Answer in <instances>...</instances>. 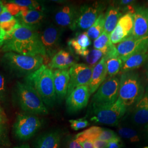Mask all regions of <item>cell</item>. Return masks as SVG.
<instances>
[{"label": "cell", "mask_w": 148, "mask_h": 148, "mask_svg": "<svg viewBox=\"0 0 148 148\" xmlns=\"http://www.w3.org/2000/svg\"><path fill=\"white\" fill-rule=\"evenodd\" d=\"M7 121V119L5 112L3 109L0 106V126L5 124Z\"/></svg>", "instance_id": "obj_39"}, {"label": "cell", "mask_w": 148, "mask_h": 148, "mask_svg": "<svg viewBox=\"0 0 148 148\" xmlns=\"http://www.w3.org/2000/svg\"><path fill=\"white\" fill-rule=\"evenodd\" d=\"M69 70L70 82L67 96L77 87L88 86L92 76L93 68L86 64H75Z\"/></svg>", "instance_id": "obj_12"}, {"label": "cell", "mask_w": 148, "mask_h": 148, "mask_svg": "<svg viewBox=\"0 0 148 148\" xmlns=\"http://www.w3.org/2000/svg\"><path fill=\"white\" fill-rule=\"evenodd\" d=\"M104 128L98 126H92L85 131L78 133L75 136V139L78 142L88 140L92 142L99 139Z\"/></svg>", "instance_id": "obj_26"}, {"label": "cell", "mask_w": 148, "mask_h": 148, "mask_svg": "<svg viewBox=\"0 0 148 148\" xmlns=\"http://www.w3.org/2000/svg\"></svg>", "instance_id": "obj_48"}, {"label": "cell", "mask_w": 148, "mask_h": 148, "mask_svg": "<svg viewBox=\"0 0 148 148\" xmlns=\"http://www.w3.org/2000/svg\"><path fill=\"white\" fill-rule=\"evenodd\" d=\"M15 18H16L11 14L5 5L2 13L0 14V24L11 21Z\"/></svg>", "instance_id": "obj_35"}, {"label": "cell", "mask_w": 148, "mask_h": 148, "mask_svg": "<svg viewBox=\"0 0 148 148\" xmlns=\"http://www.w3.org/2000/svg\"><path fill=\"white\" fill-rule=\"evenodd\" d=\"M68 148H83L75 139L71 140L69 143Z\"/></svg>", "instance_id": "obj_40"}, {"label": "cell", "mask_w": 148, "mask_h": 148, "mask_svg": "<svg viewBox=\"0 0 148 148\" xmlns=\"http://www.w3.org/2000/svg\"><path fill=\"white\" fill-rule=\"evenodd\" d=\"M146 73H147V79H148V63H147V65H146Z\"/></svg>", "instance_id": "obj_45"}, {"label": "cell", "mask_w": 148, "mask_h": 148, "mask_svg": "<svg viewBox=\"0 0 148 148\" xmlns=\"http://www.w3.org/2000/svg\"><path fill=\"white\" fill-rule=\"evenodd\" d=\"M133 16L134 26L131 36L135 38L148 36V7H136Z\"/></svg>", "instance_id": "obj_17"}, {"label": "cell", "mask_w": 148, "mask_h": 148, "mask_svg": "<svg viewBox=\"0 0 148 148\" xmlns=\"http://www.w3.org/2000/svg\"><path fill=\"white\" fill-rule=\"evenodd\" d=\"M45 60L41 56H27L10 52L3 54L2 63L5 69L12 73L27 77L44 64Z\"/></svg>", "instance_id": "obj_3"}, {"label": "cell", "mask_w": 148, "mask_h": 148, "mask_svg": "<svg viewBox=\"0 0 148 148\" xmlns=\"http://www.w3.org/2000/svg\"><path fill=\"white\" fill-rule=\"evenodd\" d=\"M119 84L120 79L116 76L105 80L92 97V109L114 103L118 99Z\"/></svg>", "instance_id": "obj_9"}, {"label": "cell", "mask_w": 148, "mask_h": 148, "mask_svg": "<svg viewBox=\"0 0 148 148\" xmlns=\"http://www.w3.org/2000/svg\"><path fill=\"white\" fill-rule=\"evenodd\" d=\"M88 86H82L73 90L66 98V106L70 113H75L86 108L90 97Z\"/></svg>", "instance_id": "obj_13"}, {"label": "cell", "mask_w": 148, "mask_h": 148, "mask_svg": "<svg viewBox=\"0 0 148 148\" xmlns=\"http://www.w3.org/2000/svg\"><path fill=\"white\" fill-rule=\"evenodd\" d=\"M1 48L5 53L11 52L27 56H41L45 59H47L38 32L19 23Z\"/></svg>", "instance_id": "obj_1"}, {"label": "cell", "mask_w": 148, "mask_h": 148, "mask_svg": "<svg viewBox=\"0 0 148 148\" xmlns=\"http://www.w3.org/2000/svg\"><path fill=\"white\" fill-rule=\"evenodd\" d=\"M60 143V133L58 131H51L38 138L36 148H59Z\"/></svg>", "instance_id": "obj_25"}, {"label": "cell", "mask_w": 148, "mask_h": 148, "mask_svg": "<svg viewBox=\"0 0 148 148\" xmlns=\"http://www.w3.org/2000/svg\"><path fill=\"white\" fill-rule=\"evenodd\" d=\"M122 147V142L120 138L118 137L109 142L108 145L106 148H121Z\"/></svg>", "instance_id": "obj_37"}, {"label": "cell", "mask_w": 148, "mask_h": 148, "mask_svg": "<svg viewBox=\"0 0 148 148\" xmlns=\"http://www.w3.org/2000/svg\"><path fill=\"white\" fill-rule=\"evenodd\" d=\"M15 18L21 25L38 32L45 24L46 14L44 10H28L22 11Z\"/></svg>", "instance_id": "obj_15"}, {"label": "cell", "mask_w": 148, "mask_h": 148, "mask_svg": "<svg viewBox=\"0 0 148 148\" xmlns=\"http://www.w3.org/2000/svg\"><path fill=\"white\" fill-rule=\"evenodd\" d=\"M71 128L74 131H79L84 129L90 125L89 122L86 118H82L76 120H70L69 121Z\"/></svg>", "instance_id": "obj_33"}, {"label": "cell", "mask_w": 148, "mask_h": 148, "mask_svg": "<svg viewBox=\"0 0 148 148\" xmlns=\"http://www.w3.org/2000/svg\"><path fill=\"white\" fill-rule=\"evenodd\" d=\"M122 14L119 7L115 3H113L109 5L105 13L104 31L110 35Z\"/></svg>", "instance_id": "obj_23"}, {"label": "cell", "mask_w": 148, "mask_h": 148, "mask_svg": "<svg viewBox=\"0 0 148 148\" xmlns=\"http://www.w3.org/2000/svg\"><path fill=\"white\" fill-rule=\"evenodd\" d=\"M118 137H119V136L114 131L110 129L104 128L99 139L110 142Z\"/></svg>", "instance_id": "obj_34"}, {"label": "cell", "mask_w": 148, "mask_h": 148, "mask_svg": "<svg viewBox=\"0 0 148 148\" xmlns=\"http://www.w3.org/2000/svg\"><path fill=\"white\" fill-rule=\"evenodd\" d=\"M133 26V14L131 13H125L120 18L116 26L110 35L111 42L113 45L120 43L131 36Z\"/></svg>", "instance_id": "obj_14"}, {"label": "cell", "mask_w": 148, "mask_h": 148, "mask_svg": "<svg viewBox=\"0 0 148 148\" xmlns=\"http://www.w3.org/2000/svg\"><path fill=\"white\" fill-rule=\"evenodd\" d=\"M93 143L95 148H106L108 145L109 142L97 139L93 142Z\"/></svg>", "instance_id": "obj_38"}, {"label": "cell", "mask_w": 148, "mask_h": 148, "mask_svg": "<svg viewBox=\"0 0 148 148\" xmlns=\"http://www.w3.org/2000/svg\"><path fill=\"white\" fill-rule=\"evenodd\" d=\"M106 8V2L99 1L80 6L70 29L73 31H84L89 29Z\"/></svg>", "instance_id": "obj_6"}, {"label": "cell", "mask_w": 148, "mask_h": 148, "mask_svg": "<svg viewBox=\"0 0 148 148\" xmlns=\"http://www.w3.org/2000/svg\"><path fill=\"white\" fill-rule=\"evenodd\" d=\"M4 6H5V5H4L3 3V2L0 1V14L2 13V10L3 9V8H4Z\"/></svg>", "instance_id": "obj_43"}, {"label": "cell", "mask_w": 148, "mask_h": 148, "mask_svg": "<svg viewBox=\"0 0 148 148\" xmlns=\"http://www.w3.org/2000/svg\"><path fill=\"white\" fill-rule=\"evenodd\" d=\"M41 126V121L37 115L23 112L16 116L13 130L18 139L26 141L32 137Z\"/></svg>", "instance_id": "obj_8"}, {"label": "cell", "mask_w": 148, "mask_h": 148, "mask_svg": "<svg viewBox=\"0 0 148 148\" xmlns=\"http://www.w3.org/2000/svg\"><path fill=\"white\" fill-rule=\"evenodd\" d=\"M116 47L119 57L123 62L135 54L148 51V36L142 38L130 36Z\"/></svg>", "instance_id": "obj_11"}, {"label": "cell", "mask_w": 148, "mask_h": 148, "mask_svg": "<svg viewBox=\"0 0 148 148\" xmlns=\"http://www.w3.org/2000/svg\"><path fill=\"white\" fill-rule=\"evenodd\" d=\"M91 43V40L87 32H78L76 36L70 38L68 41L70 51L83 58L89 53L90 50L87 48L90 46Z\"/></svg>", "instance_id": "obj_19"}, {"label": "cell", "mask_w": 148, "mask_h": 148, "mask_svg": "<svg viewBox=\"0 0 148 148\" xmlns=\"http://www.w3.org/2000/svg\"><path fill=\"white\" fill-rule=\"evenodd\" d=\"M6 93V83L3 75L0 73V101L3 100Z\"/></svg>", "instance_id": "obj_36"}, {"label": "cell", "mask_w": 148, "mask_h": 148, "mask_svg": "<svg viewBox=\"0 0 148 148\" xmlns=\"http://www.w3.org/2000/svg\"><path fill=\"white\" fill-rule=\"evenodd\" d=\"M83 148H95L93 143L90 141L85 140L81 142H79Z\"/></svg>", "instance_id": "obj_41"}, {"label": "cell", "mask_w": 148, "mask_h": 148, "mask_svg": "<svg viewBox=\"0 0 148 148\" xmlns=\"http://www.w3.org/2000/svg\"><path fill=\"white\" fill-rule=\"evenodd\" d=\"M131 120L136 125L148 124V95H143L142 98L136 104Z\"/></svg>", "instance_id": "obj_22"}, {"label": "cell", "mask_w": 148, "mask_h": 148, "mask_svg": "<svg viewBox=\"0 0 148 148\" xmlns=\"http://www.w3.org/2000/svg\"><path fill=\"white\" fill-rule=\"evenodd\" d=\"M148 60V51L137 53L123 62L122 73L133 71L140 67Z\"/></svg>", "instance_id": "obj_24"}, {"label": "cell", "mask_w": 148, "mask_h": 148, "mask_svg": "<svg viewBox=\"0 0 148 148\" xmlns=\"http://www.w3.org/2000/svg\"><path fill=\"white\" fill-rule=\"evenodd\" d=\"M3 133V128L2 127V125H1L0 126V139L2 137Z\"/></svg>", "instance_id": "obj_44"}, {"label": "cell", "mask_w": 148, "mask_h": 148, "mask_svg": "<svg viewBox=\"0 0 148 148\" xmlns=\"http://www.w3.org/2000/svg\"><path fill=\"white\" fill-rule=\"evenodd\" d=\"M147 131H148V124L147 125Z\"/></svg>", "instance_id": "obj_46"}, {"label": "cell", "mask_w": 148, "mask_h": 148, "mask_svg": "<svg viewBox=\"0 0 148 148\" xmlns=\"http://www.w3.org/2000/svg\"><path fill=\"white\" fill-rule=\"evenodd\" d=\"M62 32L63 29L50 23L44 24L38 31L47 60L52 58L59 51Z\"/></svg>", "instance_id": "obj_10"}, {"label": "cell", "mask_w": 148, "mask_h": 148, "mask_svg": "<svg viewBox=\"0 0 148 148\" xmlns=\"http://www.w3.org/2000/svg\"><path fill=\"white\" fill-rule=\"evenodd\" d=\"M127 108L118 99L114 103L92 109L90 121L97 123L116 126L124 116Z\"/></svg>", "instance_id": "obj_7"}, {"label": "cell", "mask_w": 148, "mask_h": 148, "mask_svg": "<svg viewBox=\"0 0 148 148\" xmlns=\"http://www.w3.org/2000/svg\"><path fill=\"white\" fill-rule=\"evenodd\" d=\"M77 10V7L70 3L59 7L53 14L54 24L62 29H70L75 19Z\"/></svg>", "instance_id": "obj_16"}, {"label": "cell", "mask_w": 148, "mask_h": 148, "mask_svg": "<svg viewBox=\"0 0 148 148\" xmlns=\"http://www.w3.org/2000/svg\"><path fill=\"white\" fill-rule=\"evenodd\" d=\"M24 82L35 90L47 107L54 106L57 100L52 69L43 64L34 73L25 77Z\"/></svg>", "instance_id": "obj_2"}, {"label": "cell", "mask_w": 148, "mask_h": 148, "mask_svg": "<svg viewBox=\"0 0 148 148\" xmlns=\"http://www.w3.org/2000/svg\"><path fill=\"white\" fill-rule=\"evenodd\" d=\"M8 2L14 3L19 7L26 8L27 10H41V7L39 2L36 1L32 0H13L9 1Z\"/></svg>", "instance_id": "obj_31"}, {"label": "cell", "mask_w": 148, "mask_h": 148, "mask_svg": "<svg viewBox=\"0 0 148 148\" xmlns=\"http://www.w3.org/2000/svg\"><path fill=\"white\" fill-rule=\"evenodd\" d=\"M105 13L103 12L96 20L95 23L90 27L87 33L90 40L97 39L104 31Z\"/></svg>", "instance_id": "obj_27"}, {"label": "cell", "mask_w": 148, "mask_h": 148, "mask_svg": "<svg viewBox=\"0 0 148 148\" xmlns=\"http://www.w3.org/2000/svg\"><path fill=\"white\" fill-rule=\"evenodd\" d=\"M148 148V147H144V148Z\"/></svg>", "instance_id": "obj_47"}, {"label": "cell", "mask_w": 148, "mask_h": 148, "mask_svg": "<svg viewBox=\"0 0 148 148\" xmlns=\"http://www.w3.org/2000/svg\"><path fill=\"white\" fill-rule=\"evenodd\" d=\"M53 77L57 100L62 102L66 98L68 93L70 82L69 69L55 70L53 71Z\"/></svg>", "instance_id": "obj_18"}, {"label": "cell", "mask_w": 148, "mask_h": 148, "mask_svg": "<svg viewBox=\"0 0 148 148\" xmlns=\"http://www.w3.org/2000/svg\"><path fill=\"white\" fill-rule=\"evenodd\" d=\"M77 60L71 51L60 49L51 59L48 67L51 69H68L75 64Z\"/></svg>", "instance_id": "obj_20"}, {"label": "cell", "mask_w": 148, "mask_h": 148, "mask_svg": "<svg viewBox=\"0 0 148 148\" xmlns=\"http://www.w3.org/2000/svg\"><path fill=\"white\" fill-rule=\"evenodd\" d=\"M15 90L18 104L24 112L35 115L48 114L47 106L32 86L25 82H17Z\"/></svg>", "instance_id": "obj_5"}, {"label": "cell", "mask_w": 148, "mask_h": 148, "mask_svg": "<svg viewBox=\"0 0 148 148\" xmlns=\"http://www.w3.org/2000/svg\"><path fill=\"white\" fill-rule=\"evenodd\" d=\"M144 91V87L138 74L133 71L122 73L118 99L127 108L136 104L142 98Z\"/></svg>", "instance_id": "obj_4"}, {"label": "cell", "mask_w": 148, "mask_h": 148, "mask_svg": "<svg viewBox=\"0 0 148 148\" xmlns=\"http://www.w3.org/2000/svg\"><path fill=\"white\" fill-rule=\"evenodd\" d=\"M117 132L119 136L129 140L131 142H137L139 140L138 133L132 128L127 127H120Z\"/></svg>", "instance_id": "obj_30"}, {"label": "cell", "mask_w": 148, "mask_h": 148, "mask_svg": "<svg viewBox=\"0 0 148 148\" xmlns=\"http://www.w3.org/2000/svg\"><path fill=\"white\" fill-rule=\"evenodd\" d=\"M106 76V58L104 57L93 69L92 76L88 85L90 95L94 93L104 82Z\"/></svg>", "instance_id": "obj_21"}, {"label": "cell", "mask_w": 148, "mask_h": 148, "mask_svg": "<svg viewBox=\"0 0 148 148\" xmlns=\"http://www.w3.org/2000/svg\"><path fill=\"white\" fill-rule=\"evenodd\" d=\"M14 148H30V147L27 144H23L21 145L16 147Z\"/></svg>", "instance_id": "obj_42"}, {"label": "cell", "mask_w": 148, "mask_h": 148, "mask_svg": "<svg viewBox=\"0 0 148 148\" xmlns=\"http://www.w3.org/2000/svg\"><path fill=\"white\" fill-rule=\"evenodd\" d=\"M111 43H112L110 41V34L104 31L101 35L94 41L93 47L95 49H101L108 46Z\"/></svg>", "instance_id": "obj_32"}, {"label": "cell", "mask_w": 148, "mask_h": 148, "mask_svg": "<svg viewBox=\"0 0 148 148\" xmlns=\"http://www.w3.org/2000/svg\"><path fill=\"white\" fill-rule=\"evenodd\" d=\"M107 75L109 77L115 76L121 71L123 62L120 57L106 60Z\"/></svg>", "instance_id": "obj_29"}, {"label": "cell", "mask_w": 148, "mask_h": 148, "mask_svg": "<svg viewBox=\"0 0 148 148\" xmlns=\"http://www.w3.org/2000/svg\"><path fill=\"white\" fill-rule=\"evenodd\" d=\"M19 24L17 19L0 24V47H1L6 39L14 32Z\"/></svg>", "instance_id": "obj_28"}]
</instances>
